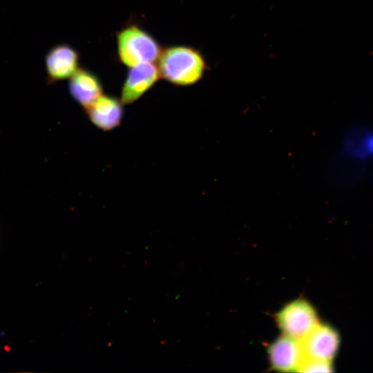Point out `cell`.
<instances>
[{
    "label": "cell",
    "instance_id": "cell-1",
    "mask_svg": "<svg viewBox=\"0 0 373 373\" xmlns=\"http://www.w3.org/2000/svg\"><path fill=\"white\" fill-rule=\"evenodd\" d=\"M160 77L175 86H191L200 80L206 70L207 62L196 48L174 46L162 50L158 57Z\"/></svg>",
    "mask_w": 373,
    "mask_h": 373
},
{
    "label": "cell",
    "instance_id": "cell-2",
    "mask_svg": "<svg viewBox=\"0 0 373 373\" xmlns=\"http://www.w3.org/2000/svg\"><path fill=\"white\" fill-rule=\"evenodd\" d=\"M117 41L119 59L128 67L153 63L158 59L162 51L157 41L135 25L128 26L119 31Z\"/></svg>",
    "mask_w": 373,
    "mask_h": 373
},
{
    "label": "cell",
    "instance_id": "cell-3",
    "mask_svg": "<svg viewBox=\"0 0 373 373\" xmlns=\"http://www.w3.org/2000/svg\"><path fill=\"white\" fill-rule=\"evenodd\" d=\"M276 322L283 334L300 341L319 323L315 309L304 299L284 306L276 314Z\"/></svg>",
    "mask_w": 373,
    "mask_h": 373
},
{
    "label": "cell",
    "instance_id": "cell-4",
    "mask_svg": "<svg viewBox=\"0 0 373 373\" xmlns=\"http://www.w3.org/2000/svg\"><path fill=\"white\" fill-rule=\"evenodd\" d=\"M305 358L331 362L340 345L337 332L318 323L302 341Z\"/></svg>",
    "mask_w": 373,
    "mask_h": 373
},
{
    "label": "cell",
    "instance_id": "cell-5",
    "mask_svg": "<svg viewBox=\"0 0 373 373\" xmlns=\"http://www.w3.org/2000/svg\"><path fill=\"white\" fill-rule=\"evenodd\" d=\"M272 368L283 372H298L305 356L300 340L283 334L268 349Z\"/></svg>",
    "mask_w": 373,
    "mask_h": 373
},
{
    "label": "cell",
    "instance_id": "cell-6",
    "mask_svg": "<svg viewBox=\"0 0 373 373\" xmlns=\"http://www.w3.org/2000/svg\"><path fill=\"white\" fill-rule=\"evenodd\" d=\"M79 56L65 44L51 48L45 56V68L48 84L70 79L79 69Z\"/></svg>",
    "mask_w": 373,
    "mask_h": 373
},
{
    "label": "cell",
    "instance_id": "cell-7",
    "mask_svg": "<svg viewBox=\"0 0 373 373\" xmlns=\"http://www.w3.org/2000/svg\"><path fill=\"white\" fill-rule=\"evenodd\" d=\"M160 77L158 68L153 63L131 67L122 88L121 101L124 104H133L153 87Z\"/></svg>",
    "mask_w": 373,
    "mask_h": 373
},
{
    "label": "cell",
    "instance_id": "cell-8",
    "mask_svg": "<svg viewBox=\"0 0 373 373\" xmlns=\"http://www.w3.org/2000/svg\"><path fill=\"white\" fill-rule=\"evenodd\" d=\"M124 105L121 99L102 94L85 111L94 126L108 131L120 125L124 116Z\"/></svg>",
    "mask_w": 373,
    "mask_h": 373
},
{
    "label": "cell",
    "instance_id": "cell-9",
    "mask_svg": "<svg viewBox=\"0 0 373 373\" xmlns=\"http://www.w3.org/2000/svg\"><path fill=\"white\" fill-rule=\"evenodd\" d=\"M343 151L352 162H373V128L357 125L349 129L343 138Z\"/></svg>",
    "mask_w": 373,
    "mask_h": 373
},
{
    "label": "cell",
    "instance_id": "cell-10",
    "mask_svg": "<svg viewBox=\"0 0 373 373\" xmlns=\"http://www.w3.org/2000/svg\"><path fill=\"white\" fill-rule=\"evenodd\" d=\"M68 90L71 97L86 110L102 95L103 88L95 74L79 68L70 78Z\"/></svg>",
    "mask_w": 373,
    "mask_h": 373
},
{
    "label": "cell",
    "instance_id": "cell-11",
    "mask_svg": "<svg viewBox=\"0 0 373 373\" xmlns=\"http://www.w3.org/2000/svg\"><path fill=\"white\" fill-rule=\"evenodd\" d=\"M332 371L331 362L305 358L299 372H329Z\"/></svg>",
    "mask_w": 373,
    "mask_h": 373
}]
</instances>
